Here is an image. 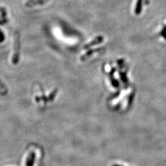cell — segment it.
<instances>
[{
  "label": "cell",
  "instance_id": "cell-1",
  "mask_svg": "<svg viewBox=\"0 0 166 166\" xmlns=\"http://www.w3.org/2000/svg\"><path fill=\"white\" fill-rule=\"evenodd\" d=\"M143 0H137L135 8V13L136 14H140L142 9V3Z\"/></svg>",
  "mask_w": 166,
  "mask_h": 166
},
{
  "label": "cell",
  "instance_id": "cell-3",
  "mask_svg": "<svg viewBox=\"0 0 166 166\" xmlns=\"http://www.w3.org/2000/svg\"><path fill=\"white\" fill-rule=\"evenodd\" d=\"M161 35L164 39H166V31L162 30L161 31Z\"/></svg>",
  "mask_w": 166,
  "mask_h": 166
},
{
  "label": "cell",
  "instance_id": "cell-4",
  "mask_svg": "<svg viewBox=\"0 0 166 166\" xmlns=\"http://www.w3.org/2000/svg\"><path fill=\"white\" fill-rule=\"evenodd\" d=\"M162 30H165V31H166V25L164 26V28H163V29H162Z\"/></svg>",
  "mask_w": 166,
  "mask_h": 166
},
{
  "label": "cell",
  "instance_id": "cell-2",
  "mask_svg": "<svg viewBox=\"0 0 166 166\" xmlns=\"http://www.w3.org/2000/svg\"><path fill=\"white\" fill-rule=\"evenodd\" d=\"M102 41H103V37L98 36L95 39H94L92 42H90V43L88 44V47H90V46H91L95 45V44H98V43H100Z\"/></svg>",
  "mask_w": 166,
  "mask_h": 166
}]
</instances>
